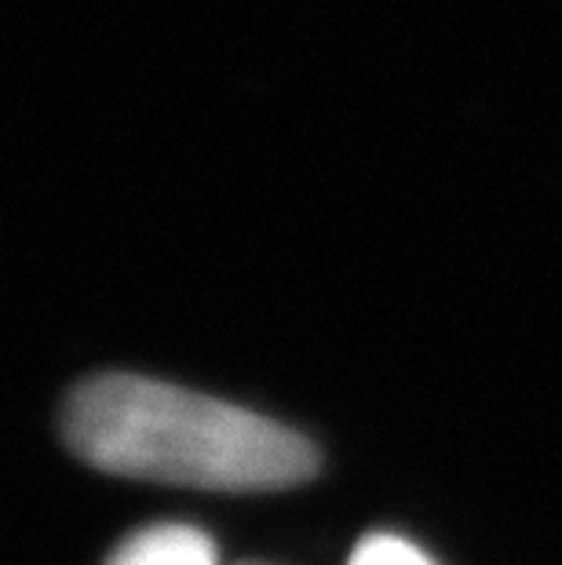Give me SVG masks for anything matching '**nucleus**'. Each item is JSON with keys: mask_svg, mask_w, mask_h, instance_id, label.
Returning a JSON list of instances; mask_svg holds the SVG:
<instances>
[{"mask_svg": "<svg viewBox=\"0 0 562 565\" xmlns=\"http://www.w3.org/2000/svg\"><path fill=\"white\" fill-rule=\"evenodd\" d=\"M63 438L95 471L165 486L267 492L318 475V449L300 430L125 372L74 387Z\"/></svg>", "mask_w": 562, "mask_h": 565, "instance_id": "1", "label": "nucleus"}, {"mask_svg": "<svg viewBox=\"0 0 562 565\" xmlns=\"http://www.w3.org/2000/svg\"><path fill=\"white\" fill-rule=\"evenodd\" d=\"M106 565H216V547L201 529L150 525L117 544Z\"/></svg>", "mask_w": 562, "mask_h": 565, "instance_id": "2", "label": "nucleus"}, {"mask_svg": "<svg viewBox=\"0 0 562 565\" xmlns=\"http://www.w3.org/2000/svg\"><path fill=\"white\" fill-rule=\"evenodd\" d=\"M347 565H435V562L427 558L421 547H413L410 540L377 533V536H365L362 544L354 547V555Z\"/></svg>", "mask_w": 562, "mask_h": 565, "instance_id": "3", "label": "nucleus"}]
</instances>
